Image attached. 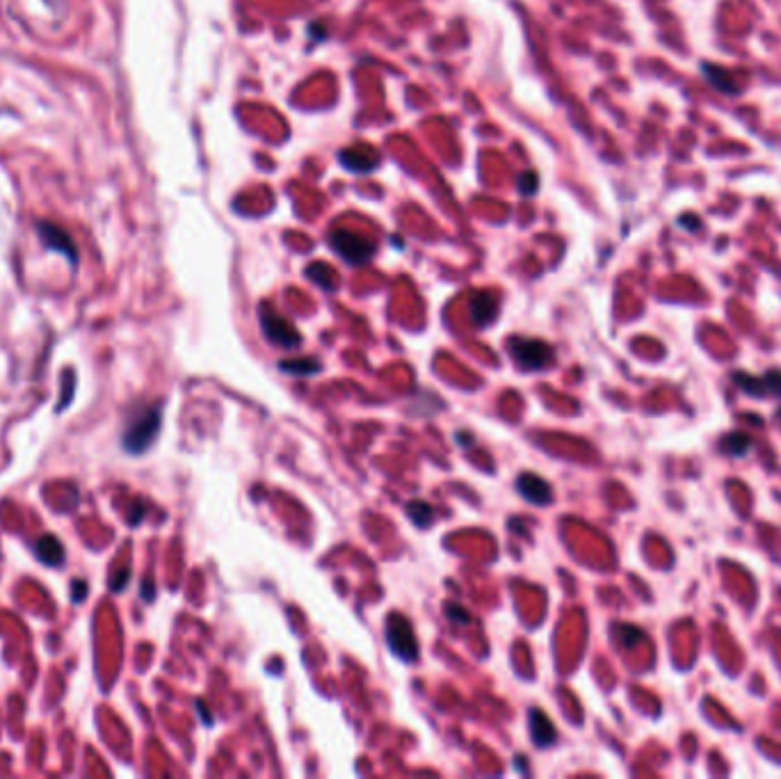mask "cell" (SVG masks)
Instances as JSON below:
<instances>
[{
  "label": "cell",
  "mask_w": 781,
  "mask_h": 779,
  "mask_svg": "<svg viewBox=\"0 0 781 779\" xmlns=\"http://www.w3.org/2000/svg\"><path fill=\"white\" fill-rule=\"evenodd\" d=\"M160 423H163V414H160L158 404L140 411V414L130 418V423L126 425L124 437H121V448L130 455L144 453V450L156 441L160 432Z\"/></svg>",
  "instance_id": "1"
},
{
  "label": "cell",
  "mask_w": 781,
  "mask_h": 779,
  "mask_svg": "<svg viewBox=\"0 0 781 779\" xmlns=\"http://www.w3.org/2000/svg\"><path fill=\"white\" fill-rule=\"evenodd\" d=\"M719 453L733 457V460H740V457H747L754 448V439L749 437L747 432H726L719 437L717 441Z\"/></svg>",
  "instance_id": "10"
},
{
  "label": "cell",
  "mask_w": 781,
  "mask_h": 779,
  "mask_svg": "<svg viewBox=\"0 0 781 779\" xmlns=\"http://www.w3.org/2000/svg\"><path fill=\"white\" fill-rule=\"evenodd\" d=\"M85 592H87V585L82 583V580H75L73 583V599L80 603L82 599H85Z\"/></svg>",
  "instance_id": "24"
},
{
  "label": "cell",
  "mask_w": 781,
  "mask_h": 779,
  "mask_svg": "<svg viewBox=\"0 0 781 779\" xmlns=\"http://www.w3.org/2000/svg\"><path fill=\"white\" fill-rule=\"evenodd\" d=\"M153 594H156V587H153L151 580H144V583H142V599L144 601H153Z\"/></svg>",
  "instance_id": "25"
},
{
  "label": "cell",
  "mask_w": 781,
  "mask_h": 779,
  "mask_svg": "<svg viewBox=\"0 0 781 779\" xmlns=\"http://www.w3.org/2000/svg\"><path fill=\"white\" fill-rule=\"evenodd\" d=\"M446 615L453 622H457V624H469L471 622L469 610H466L464 606H459V603H448V606H446Z\"/></svg>",
  "instance_id": "20"
},
{
  "label": "cell",
  "mask_w": 781,
  "mask_h": 779,
  "mask_svg": "<svg viewBox=\"0 0 781 779\" xmlns=\"http://www.w3.org/2000/svg\"><path fill=\"white\" fill-rule=\"evenodd\" d=\"M699 69H701L703 80H706L715 91H719V94H726V96H738L740 94L742 85L736 80V75H733L729 69L713 64V62H701Z\"/></svg>",
  "instance_id": "7"
},
{
  "label": "cell",
  "mask_w": 781,
  "mask_h": 779,
  "mask_svg": "<svg viewBox=\"0 0 781 779\" xmlns=\"http://www.w3.org/2000/svg\"><path fill=\"white\" fill-rule=\"evenodd\" d=\"M519 190L523 195H532L535 190H537V177H535L532 172H526V174H521V179H519Z\"/></svg>",
  "instance_id": "22"
},
{
  "label": "cell",
  "mask_w": 781,
  "mask_h": 779,
  "mask_svg": "<svg viewBox=\"0 0 781 779\" xmlns=\"http://www.w3.org/2000/svg\"><path fill=\"white\" fill-rule=\"evenodd\" d=\"M407 517L418 526V528H427V526L432 523V519H434V508L430 505V503L413 501V503H409V505H407Z\"/></svg>",
  "instance_id": "15"
},
{
  "label": "cell",
  "mask_w": 781,
  "mask_h": 779,
  "mask_svg": "<svg viewBox=\"0 0 781 779\" xmlns=\"http://www.w3.org/2000/svg\"><path fill=\"white\" fill-rule=\"evenodd\" d=\"M37 233H39V240L46 247L62 254L71 265H78V247H75V242L66 229L55 222H39L37 224Z\"/></svg>",
  "instance_id": "6"
},
{
  "label": "cell",
  "mask_w": 781,
  "mask_h": 779,
  "mask_svg": "<svg viewBox=\"0 0 781 779\" xmlns=\"http://www.w3.org/2000/svg\"><path fill=\"white\" fill-rule=\"evenodd\" d=\"M339 163L345 167L348 172L357 174H368L379 165V154L370 147H350L339 154Z\"/></svg>",
  "instance_id": "8"
},
{
  "label": "cell",
  "mask_w": 781,
  "mask_h": 779,
  "mask_svg": "<svg viewBox=\"0 0 781 779\" xmlns=\"http://www.w3.org/2000/svg\"><path fill=\"white\" fill-rule=\"evenodd\" d=\"M386 645L390 654L397 656L400 661L409 663L418 659V640L413 633V626L409 620H404L400 613H393L386 617Z\"/></svg>",
  "instance_id": "2"
},
{
  "label": "cell",
  "mask_w": 781,
  "mask_h": 779,
  "mask_svg": "<svg viewBox=\"0 0 781 779\" xmlns=\"http://www.w3.org/2000/svg\"><path fill=\"white\" fill-rule=\"evenodd\" d=\"M517 490L526 501L537 503V505H548L553 501V490L544 478L535 476V473H521L517 478Z\"/></svg>",
  "instance_id": "9"
},
{
  "label": "cell",
  "mask_w": 781,
  "mask_h": 779,
  "mask_svg": "<svg viewBox=\"0 0 781 779\" xmlns=\"http://www.w3.org/2000/svg\"><path fill=\"white\" fill-rule=\"evenodd\" d=\"M35 553L44 564H48V567H60V564L64 562V546L55 535H44L35 544Z\"/></svg>",
  "instance_id": "12"
},
{
  "label": "cell",
  "mask_w": 781,
  "mask_h": 779,
  "mask_svg": "<svg viewBox=\"0 0 781 779\" xmlns=\"http://www.w3.org/2000/svg\"><path fill=\"white\" fill-rule=\"evenodd\" d=\"M528 717H530V738H532V743L537 745V747H548L555 740V736H557L553 722H550L548 715L544 713V711H539V708H532Z\"/></svg>",
  "instance_id": "11"
},
{
  "label": "cell",
  "mask_w": 781,
  "mask_h": 779,
  "mask_svg": "<svg viewBox=\"0 0 781 779\" xmlns=\"http://www.w3.org/2000/svg\"><path fill=\"white\" fill-rule=\"evenodd\" d=\"M759 382H761V393L763 398L765 395H777L781 398V368H768L759 375Z\"/></svg>",
  "instance_id": "18"
},
{
  "label": "cell",
  "mask_w": 781,
  "mask_h": 779,
  "mask_svg": "<svg viewBox=\"0 0 781 779\" xmlns=\"http://www.w3.org/2000/svg\"><path fill=\"white\" fill-rule=\"evenodd\" d=\"M777 421H779V423H781V407H779V409H777Z\"/></svg>",
  "instance_id": "26"
},
{
  "label": "cell",
  "mask_w": 781,
  "mask_h": 779,
  "mask_svg": "<svg viewBox=\"0 0 781 779\" xmlns=\"http://www.w3.org/2000/svg\"><path fill=\"white\" fill-rule=\"evenodd\" d=\"M329 245L350 265L368 263L370 256L375 254V245L370 240H366L363 235L354 231H348V229H336V231L329 233Z\"/></svg>",
  "instance_id": "4"
},
{
  "label": "cell",
  "mask_w": 781,
  "mask_h": 779,
  "mask_svg": "<svg viewBox=\"0 0 781 779\" xmlns=\"http://www.w3.org/2000/svg\"><path fill=\"white\" fill-rule=\"evenodd\" d=\"M258 318H260V330H263L265 339L270 341L272 346H279L283 350H295L302 346V334L297 332L286 318H281L277 311L267 307V304H260Z\"/></svg>",
  "instance_id": "3"
},
{
  "label": "cell",
  "mask_w": 781,
  "mask_h": 779,
  "mask_svg": "<svg viewBox=\"0 0 781 779\" xmlns=\"http://www.w3.org/2000/svg\"><path fill=\"white\" fill-rule=\"evenodd\" d=\"M128 576H130V569L117 571V574H114V578H112V583H110L112 592H121V590H124L126 583H128Z\"/></svg>",
  "instance_id": "23"
},
{
  "label": "cell",
  "mask_w": 781,
  "mask_h": 779,
  "mask_svg": "<svg viewBox=\"0 0 781 779\" xmlns=\"http://www.w3.org/2000/svg\"><path fill=\"white\" fill-rule=\"evenodd\" d=\"M499 313V300L492 293H478L471 300V316L476 325H489Z\"/></svg>",
  "instance_id": "13"
},
{
  "label": "cell",
  "mask_w": 781,
  "mask_h": 779,
  "mask_svg": "<svg viewBox=\"0 0 781 779\" xmlns=\"http://www.w3.org/2000/svg\"><path fill=\"white\" fill-rule=\"evenodd\" d=\"M279 368L283 373H290V375H313V373L320 370V364L313 361V359H286V361L279 364Z\"/></svg>",
  "instance_id": "16"
},
{
  "label": "cell",
  "mask_w": 781,
  "mask_h": 779,
  "mask_svg": "<svg viewBox=\"0 0 781 779\" xmlns=\"http://www.w3.org/2000/svg\"><path fill=\"white\" fill-rule=\"evenodd\" d=\"M731 382L740 388V391H745L747 395H754V398H763L759 375H752V373H745V370H733L731 373Z\"/></svg>",
  "instance_id": "14"
},
{
  "label": "cell",
  "mask_w": 781,
  "mask_h": 779,
  "mask_svg": "<svg viewBox=\"0 0 781 779\" xmlns=\"http://www.w3.org/2000/svg\"><path fill=\"white\" fill-rule=\"evenodd\" d=\"M306 274H309V279H313V281H316V284H320V286L327 288V290H332V288L336 286V277H334V272L329 270V267H327L325 263H313V265H309V267H306Z\"/></svg>",
  "instance_id": "19"
},
{
  "label": "cell",
  "mask_w": 781,
  "mask_h": 779,
  "mask_svg": "<svg viewBox=\"0 0 781 779\" xmlns=\"http://www.w3.org/2000/svg\"><path fill=\"white\" fill-rule=\"evenodd\" d=\"M676 224H679L681 229H685V231H699V229L703 226L701 217H699V215H694V213H683V215H681V217L676 220Z\"/></svg>",
  "instance_id": "21"
},
{
  "label": "cell",
  "mask_w": 781,
  "mask_h": 779,
  "mask_svg": "<svg viewBox=\"0 0 781 779\" xmlns=\"http://www.w3.org/2000/svg\"><path fill=\"white\" fill-rule=\"evenodd\" d=\"M510 352L523 370H541L553 364V348L539 339H512Z\"/></svg>",
  "instance_id": "5"
},
{
  "label": "cell",
  "mask_w": 781,
  "mask_h": 779,
  "mask_svg": "<svg viewBox=\"0 0 781 779\" xmlns=\"http://www.w3.org/2000/svg\"><path fill=\"white\" fill-rule=\"evenodd\" d=\"M617 640L622 643L624 649H633L640 643H645L647 636H645V631L638 629V626H633V624H619L617 626Z\"/></svg>",
  "instance_id": "17"
}]
</instances>
